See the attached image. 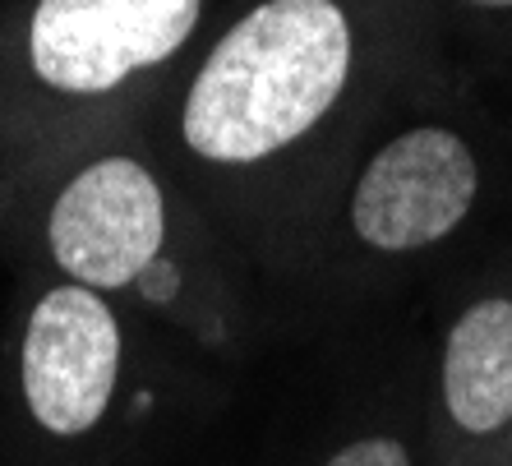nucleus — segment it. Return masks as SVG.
I'll return each instance as SVG.
<instances>
[{
	"mask_svg": "<svg viewBox=\"0 0 512 466\" xmlns=\"http://www.w3.org/2000/svg\"><path fill=\"white\" fill-rule=\"evenodd\" d=\"M429 51L406 0H227L134 120L268 273L296 213Z\"/></svg>",
	"mask_w": 512,
	"mask_h": 466,
	"instance_id": "f257e3e1",
	"label": "nucleus"
},
{
	"mask_svg": "<svg viewBox=\"0 0 512 466\" xmlns=\"http://www.w3.org/2000/svg\"><path fill=\"white\" fill-rule=\"evenodd\" d=\"M319 466H416V453H411V443L402 434L370 430V434H356V439L337 443Z\"/></svg>",
	"mask_w": 512,
	"mask_h": 466,
	"instance_id": "6e6552de",
	"label": "nucleus"
},
{
	"mask_svg": "<svg viewBox=\"0 0 512 466\" xmlns=\"http://www.w3.org/2000/svg\"><path fill=\"white\" fill-rule=\"evenodd\" d=\"M222 10L227 0L0 5V171L139 116Z\"/></svg>",
	"mask_w": 512,
	"mask_h": 466,
	"instance_id": "20e7f679",
	"label": "nucleus"
},
{
	"mask_svg": "<svg viewBox=\"0 0 512 466\" xmlns=\"http://www.w3.org/2000/svg\"><path fill=\"white\" fill-rule=\"evenodd\" d=\"M499 70L512 79V42H503V47H499Z\"/></svg>",
	"mask_w": 512,
	"mask_h": 466,
	"instance_id": "1a4fd4ad",
	"label": "nucleus"
},
{
	"mask_svg": "<svg viewBox=\"0 0 512 466\" xmlns=\"http://www.w3.org/2000/svg\"><path fill=\"white\" fill-rule=\"evenodd\" d=\"M416 24L425 28L429 47L439 51V33L457 28V33H494L512 42V0H406Z\"/></svg>",
	"mask_w": 512,
	"mask_h": 466,
	"instance_id": "0eeeda50",
	"label": "nucleus"
},
{
	"mask_svg": "<svg viewBox=\"0 0 512 466\" xmlns=\"http://www.w3.org/2000/svg\"><path fill=\"white\" fill-rule=\"evenodd\" d=\"M10 273L14 291L0 333V402L10 407L14 430L28 443L65 453L111 425L134 360L162 328L47 268Z\"/></svg>",
	"mask_w": 512,
	"mask_h": 466,
	"instance_id": "39448f33",
	"label": "nucleus"
},
{
	"mask_svg": "<svg viewBox=\"0 0 512 466\" xmlns=\"http://www.w3.org/2000/svg\"><path fill=\"white\" fill-rule=\"evenodd\" d=\"M0 263L70 277L217 356L254 347L277 300L134 116L0 171Z\"/></svg>",
	"mask_w": 512,
	"mask_h": 466,
	"instance_id": "f03ea898",
	"label": "nucleus"
},
{
	"mask_svg": "<svg viewBox=\"0 0 512 466\" xmlns=\"http://www.w3.org/2000/svg\"><path fill=\"white\" fill-rule=\"evenodd\" d=\"M434 430L448 466H512V263L443 328Z\"/></svg>",
	"mask_w": 512,
	"mask_h": 466,
	"instance_id": "423d86ee",
	"label": "nucleus"
},
{
	"mask_svg": "<svg viewBox=\"0 0 512 466\" xmlns=\"http://www.w3.org/2000/svg\"><path fill=\"white\" fill-rule=\"evenodd\" d=\"M439 51L406 74L277 240V300L365 282L448 250L485 213L494 144Z\"/></svg>",
	"mask_w": 512,
	"mask_h": 466,
	"instance_id": "7ed1b4c3",
	"label": "nucleus"
}]
</instances>
